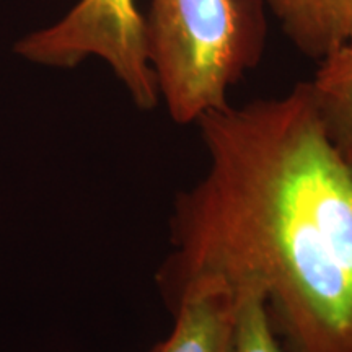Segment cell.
<instances>
[{
	"label": "cell",
	"mask_w": 352,
	"mask_h": 352,
	"mask_svg": "<svg viewBox=\"0 0 352 352\" xmlns=\"http://www.w3.org/2000/svg\"><path fill=\"white\" fill-rule=\"evenodd\" d=\"M15 52L57 69H72L88 57H98L139 109L148 111L160 103L144 15L135 0H78L56 25L20 39Z\"/></svg>",
	"instance_id": "cell-3"
},
{
	"label": "cell",
	"mask_w": 352,
	"mask_h": 352,
	"mask_svg": "<svg viewBox=\"0 0 352 352\" xmlns=\"http://www.w3.org/2000/svg\"><path fill=\"white\" fill-rule=\"evenodd\" d=\"M196 126L208 162L171 206L164 302L199 283L252 284L284 352H352V152L328 135L308 83Z\"/></svg>",
	"instance_id": "cell-1"
},
{
	"label": "cell",
	"mask_w": 352,
	"mask_h": 352,
	"mask_svg": "<svg viewBox=\"0 0 352 352\" xmlns=\"http://www.w3.org/2000/svg\"><path fill=\"white\" fill-rule=\"evenodd\" d=\"M144 25L158 95L176 124L230 104V88L264 50V0H151Z\"/></svg>",
	"instance_id": "cell-2"
},
{
	"label": "cell",
	"mask_w": 352,
	"mask_h": 352,
	"mask_svg": "<svg viewBox=\"0 0 352 352\" xmlns=\"http://www.w3.org/2000/svg\"><path fill=\"white\" fill-rule=\"evenodd\" d=\"M307 83L328 135L352 152V44L321 59Z\"/></svg>",
	"instance_id": "cell-6"
},
{
	"label": "cell",
	"mask_w": 352,
	"mask_h": 352,
	"mask_svg": "<svg viewBox=\"0 0 352 352\" xmlns=\"http://www.w3.org/2000/svg\"><path fill=\"white\" fill-rule=\"evenodd\" d=\"M235 310V290L228 285H192L170 308V333L148 352H233Z\"/></svg>",
	"instance_id": "cell-4"
},
{
	"label": "cell",
	"mask_w": 352,
	"mask_h": 352,
	"mask_svg": "<svg viewBox=\"0 0 352 352\" xmlns=\"http://www.w3.org/2000/svg\"><path fill=\"white\" fill-rule=\"evenodd\" d=\"M233 290L236 297L233 352H284L261 290L252 284Z\"/></svg>",
	"instance_id": "cell-7"
},
{
	"label": "cell",
	"mask_w": 352,
	"mask_h": 352,
	"mask_svg": "<svg viewBox=\"0 0 352 352\" xmlns=\"http://www.w3.org/2000/svg\"><path fill=\"white\" fill-rule=\"evenodd\" d=\"M302 54L321 60L352 44V0H264Z\"/></svg>",
	"instance_id": "cell-5"
}]
</instances>
